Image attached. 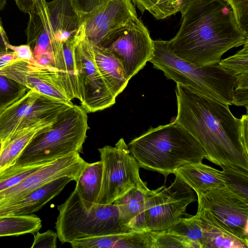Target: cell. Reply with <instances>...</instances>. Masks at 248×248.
<instances>
[{
	"label": "cell",
	"instance_id": "6da1fadb",
	"mask_svg": "<svg viewBox=\"0 0 248 248\" xmlns=\"http://www.w3.org/2000/svg\"><path fill=\"white\" fill-rule=\"evenodd\" d=\"M179 12L180 27L169 46L192 63L218 64L228 50L248 43V33L238 27L224 0H183Z\"/></svg>",
	"mask_w": 248,
	"mask_h": 248
},
{
	"label": "cell",
	"instance_id": "7a4b0ae2",
	"mask_svg": "<svg viewBox=\"0 0 248 248\" xmlns=\"http://www.w3.org/2000/svg\"><path fill=\"white\" fill-rule=\"evenodd\" d=\"M177 114L171 123L180 125L198 141L205 158L215 164L248 170V147L241 134V119L229 106L176 83Z\"/></svg>",
	"mask_w": 248,
	"mask_h": 248
},
{
	"label": "cell",
	"instance_id": "3957f363",
	"mask_svg": "<svg viewBox=\"0 0 248 248\" xmlns=\"http://www.w3.org/2000/svg\"><path fill=\"white\" fill-rule=\"evenodd\" d=\"M127 145L140 168L160 173L165 178L180 167L202 162L206 157L198 141L176 124L151 127Z\"/></svg>",
	"mask_w": 248,
	"mask_h": 248
},
{
	"label": "cell",
	"instance_id": "277c9868",
	"mask_svg": "<svg viewBox=\"0 0 248 248\" xmlns=\"http://www.w3.org/2000/svg\"><path fill=\"white\" fill-rule=\"evenodd\" d=\"M28 14L27 44L38 63L55 68L63 43L81 33L82 21L70 0H36Z\"/></svg>",
	"mask_w": 248,
	"mask_h": 248
},
{
	"label": "cell",
	"instance_id": "5b68a950",
	"mask_svg": "<svg viewBox=\"0 0 248 248\" xmlns=\"http://www.w3.org/2000/svg\"><path fill=\"white\" fill-rule=\"evenodd\" d=\"M154 53L149 61L169 79L187 86L219 102L232 105L234 76L218 64L198 65L186 61L171 50L168 41L154 40Z\"/></svg>",
	"mask_w": 248,
	"mask_h": 248
},
{
	"label": "cell",
	"instance_id": "8992f818",
	"mask_svg": "<svg viewBox=\"0 0 248 248\" xmlns=\"http://www.w3.org/2000/svg\"><path fill=\"white\" fill-rule=\"evenodd\" d=\"M57 209L55 228L62 243L134 231L114 203L95 204L88 209L75 189Z\"/></svg>",
	"mask_w": 248,
	"mask_h": 248
},
{
	"label": "cell",
	"instance_id": "52a82bcc",
	"mask_svg": "<svg viewBox=\"0 0 248 248\" xmlns=\"http://www.w3.org/2000/svg\"><path fill=\"white\" fill-rule=\"evenodd\" d=\"M88 129L87 112L73 104L31 140L15 164L46 163L74 153H83Z\"/></svg>",
	"mask_w": 248,
	"mask_h": 248
},
{
	"label": "cell",
	"instance_id": "ba28073f",
	"mask_svg": "<svg viewBox=\"0 0 248 248\" xmlns=\"http://www.w3.org/2000/svg\"><path fill=\"white\" fill-rule=\"evenodd\" d=\"M103 164L102 181L96 204H110L132 188L147 192L146 183L140 175V167L121 138L114 147L98 148Z\"/></svg>",
	"mask_w": 248,
	"mask_h": 248
},
{
	"label": "cell",
	"instance_id": "9c48e42d",
	"mask_svg": "<svg viewBox=\"0 0 248 248\" xmlns=\"http://www.w3.org/2000/svg\"><path fill=\"white\" fill-rule=\"evenodd\" d=\"M197 195L204 220L248 243V200L225 186Z\"/></svg>",
	"mask_w": 248,
	"mask_h": 248
},
{
	"label": "cell",
	"instance_id": "30bf717a",
	"mask_svg": "<svg viewBox=\"0 0 248 248\" xmlns=\"http://www.w3.org/2000/svg\"><path fill=\"white\" fill-rule=\"evenodd\" d=\"M196 201L194 191L177 176L169 187L162 186L149 189L145 197L146 229L155 232L168 230L186 215L187 206Z\"/></svg>",
	"mask_w": 248,
	"mask_h": 248
},
{
	"label": "cell",
	"instance_id": "8fae6325",
	"mask_svg": "<svg viewBox=\"0 0 248 248\" xmlns=\"http://www.w3.org/2000/svg\"><path fill=\"white\" fill-rule=\"evenodd\" d=\"M30 89L0 114V142L15 130L39 123H53L64 110L72 106Z\"/></svg>",
	"mask_w": 248,
	"mask_h": 248
},
{
	"label": "cell",
	"instance_id": "7c38bea8",
	"mask_svg": "<svg viewBox=\"0 0 248 248\" xmlns=\"http://www.w3.org/2000/svg\"><path fill=\"white\" fill-rule=\"evenodd\" d=\"M74 58L79 100L87 113L109 108L115 103L112 94L94 61L90 43L82 35L76 45Z\"/></svg>",
	"mask_w": 248,
	"mask_h": 248
},
{
	"label": "cell",
	"instance_id": "4fadbf2b",
	"mask_svg": "<svg viewBox=\"0 0 248 248\" xmlns=\"http://www.w3.org/2000/svg\"><path fill=\"white\" fill-rule=\"evenodd\" d=\"M105 47L120 61L129 80L144 67L154 53V40L138 17L114 34Z\"/></svg>",
	"mask_w": 248,
	"mask_h": 248
},
{
	"label": "cell",
	"instance_id": "5bb4252c",
	"mask_svg": "<svg viewBox=\"0 0 248 248\" xmlns=\"http://www.w3.org/2000/svg\"><path fill=\"white\" fill-rule=\"evenodd\" d=\"M137 17L130 0H106L83 20V36L90 44L105 47L114 34Z\"/></svg>",
	"mask_w": 248,
	"mask_h": 248
},
{
	"label": "cell",
	"instance_id": "9a60e30c",
	"mask_svg": "<svg viewBox=\"0 0 248 248\" xmlns=\"http://www.w3.org/2000/svg\"><path fill=\"white\" fill-rule=\"evenodd\" d=\"M87 163L78 153L47 162L19 184L0 192V206L15 202L62 177H72L76 182Z\"/></svg>",
	"mask_w": 248,
	"mask_h": 248
},
{
	"label": "cell",
	"instance_id": "2e32d148",
	"mask_svg": "<svg viewBox=\"0 0 248 248\" xmlns=\"http://www.w3.org/2000/svg\"><path fill=\"white\" fill-rule=\"evenodd\" d=\"M0 74L45 96L66 102H71L60 84L56 69L41 64L35 59H18L0 68Z\"/></svg>",
	"mask_w": 248,
	"mask_h": 248
},
{
	"label": "cell",
	"instance_id": "e0dca14e",
	"mask_svg": "<svg viewBox=\"0 0 248 248\" xmlns=\"http://www.w3.org/2000/svg\"><path fill=\"white\" fill-rule=\"evenodd\" d=\"M72 181L74 179L68 176L59 178L15 202L0 206V217L28 215L36 212L60 194Z\"/></svg>",
	"mask_w": 248,
	"mask_h": 248
},
{
	"label": "cell",
	"instance_id": "ac0fdd59",
	"mask_svg": "<svg viewBox=\"0 0 248 248\" xmlns=\"http://www.w3.org/2000/svg\"><path fill=\"white\" fill-rule=\"evenodd\" d=\"M155 231H132L74 240L73 248H155Z\"/></svg>",
	"mask_w": 248,
	"mask_h": 248
},
{
	"label": "cell",
	"instance_id": "d6986e66",
	"mask_svg": "<svg viewBox=\"0 0 248 248\" xmlns=\"http://www.w3.org/2000/svg\"><path fill=\"white\" fill-rule=\"evenodd\" d=\"M173 174L189 186L197 195L223 187L226 183L222 171L202 162L186 164L176 170Z\"/></svg>",
	"mask_w": 248,
	"mask_h": 248
},
{
	"label": "cell",
	"instance_id": "ffe728a7",
	"mask_svg": "<svg viewBox=\"0 0 248 248\" xmlns=\"http://www.w3.org/2000/svg\"><path fill=\"white\" fill-rule=\"evenodd\" d=\"M53 123H39L17 129L1 142L0 171L14 165L31 140Z\"/></svg>",
	"mask_w": 248,
	"mask_h": 248
},
{
	"label": "cell",
	"instance_id": "44dd1931",
	"mask_svg": "<svg viewBox=\"0 0 248 248\" xmlns=\"http://www.w3.org/2000/svg\"><path fill=\"white\" fill-rule=\"evenodd\" d=\"M90 44L95 63L109 90L116 97L124 91L129 80L123 66L107 48Z\"/></svg>",
	"mask_w": 248,
	"mask_h": 248
},
{
	"label": "cell",
	"instance_id": "7402d4cb",
	"mask_svg": "<svg viewBox=\"0 0 248 248\" xmlns=\"http://www.w3.org/2000/svg\"><path fill=\"white\" fill-rule=\"evenodd\" d=\"M82 35V31L80 35L65 41L55 62V68L59 82L71 101L74 98L79 99L74 50Z\"/></svg>",
	"mask_w": 248,
	"mask_h": 248
},
{
	"label": "cell",
	"instance_id": "603a6c76",
	"mask_svg": "<svg viewBox=\"0 0 248 248\" xmlns=\"http://www.w3.org/2000/svg\"><path fill=\"white\" fill-rule=\"evenodd\" d=\"M146 192L138 188H132L113 202L127 225L134 231L147 230L145 219Z\"/></svg>",
	"mask_w": 248,
	"mask_h": 248
},
{
	"label": "cell",
	"instance_id": "cb8c5ba5",
	"mask_svg": "<svg viewBox=\"0 0 248 248\" xmlns=\"http://www.w3.org/2000/svg\"><path fill=\"white\" fill-rule=\"evenodd\" d=\"M103 164L101 160L88 163L79 175L75 189L85 207L90 209L96 204L102 185Z\"/></svg>",
	"mask_w": 248,
	"mask_h": 248
},
{
	"label": "cell",
	"instance_id": "d4e9b609",
	"mask_svg": "<svg viewBox=\"0 0 248 248\" xmlns=\"http://www.w3.org/2000/svg\"><path fill=\"white\" fill-rule=\"evenodd\" d=\"M41 227V219L33 214L0 217V237L34 234Z\"/></svg>",
	"mask_w": 248,
	"mask_h": 248
},
{
	"label": "cell",
	"instance_id": "484cf974",
	"mask_svg": "<svg viewBox=\"0 0 248 248\" xmlns=\"http://www.w3.org/2000/svg\"><path fill=\"white\" fill-rule=\"evenodd\" d=\"M201 218L204 228L202 248H248V243Z\"/></svg>",
	"mask_w": 248,
	"mask_h": 248
},
{
	"label": "cell",
	"instance_id": "4316f807",
	"mask_svg": "<svg viewBox=\"0 0 248 248\" xmlns=\"http://www.w3.org/2000/svg\"><path fill=\"white\" fill-rule=\"evenodd\" d=\"M166 230L185 236L198 244L200 248H202L204 224L198 212L191 217H182L173 226Z\"/></svg>",
	"mask_w": 248,
	"mask_h": 248
},
{
	"label": "cell",
	"instance_id": "83f0119b",
	"mask_svg": "<svg viewBox=\"0 0 248 248\" xmlns=\"http://www.w3.org/2000/svg\"><path fill=\"white\" fill-rule=\"evenodd\" d=\"M140 11H148L156 19H164L179 12L183 0H130Z\"/></svg>",
	"mask_w": 248,
	"mask_h": 248
},
{
	"label": "cell",
	"instance_id": "f1b7e54d",
	"mask_svg": "<svg viewBox=\"0 0 248 248\" xmlns=\"http://www.w3.org/2000/svg\"><path fill=\"white\" fill-rule=\"evenodd\" d=\"M225 186L238 196L248 200V170L235 166H222Z\"/></svg>",
	"mask_w": 248,
	"mask_h": 248
},
{
	"label": "cell",
	"instance_id": "f546056e",
	"mask_svg": "<svg viewBox=\"0 0 248 248\" xmlns=\"http://www.w3.org/2000/svg\"><path fill=\"white\" fill-rule=\"evenodd\" d=\"M45 164H15L0 171V192L19 184Z\"/></svg>",
	"mask_w": 248,
	"mask_h": 248
},
{
	"label": "cell",
	"instance_id": "4dcf8cb0",
	"mask_svg": "<svg viewBox=\"0 0 248 248\" xmlns=\"http://www.w3.org/2000/svg\"><path fill=\"white\" fill-rule=\"evenodd\" d=\"M28 90L13 79L0 74V114L22 97Z\"/></svg>",
	"mask_w": 248,
	"mask_h": 248
},
{
	"label": "cell",
	"instance_id": "1f68e13d",
	"mask_svg": "<svg viewBox=\"0 0 248 248\" xmlns=\"http://www.w3.org/2000/svg\"><path fill=\"white\" fill-rule=\"evenodd\" d=\"M200 248V247L186 237L167 230L155 232V248Z\"/></svg>",
	"mask_w": 248,
	"mask_h": 248
},
{
	"label": "cell",
	"instance_id": "d6a6232c",
	"mask_svg": "<svg viewBox=\"0 0 248 248\" xmlns=\"http://www.w3.org/2000/svg\"><path fill=\"white\" fill-rule=\"evenodd\" d=\"M218 64L234 76L248 73V43L234 55L221 60Z\"/></svg>",
	"mask_w": 248,
	"mask_h": 248
},
{
	"label": "cell",
	"instance_id": "836d02e7",
	"mask_svg": "<svg viewBox=\"0 0 248 248\" xmlns=\"http://www.w3.org/2000/svg\"><path fill=\"white\" fill-rule=\"evenodd\" d=\"M248 73L236 76V80L233 88L232 104L237 106L248 107Z\"/></svg>",
	"mask_w": 248,
	"mask_h": 248
},
{
	"label": "cell",
	"instance_id": "e575fe53",
	"mask_svg": "<svg viewBox=\"0 0 248 248\" xmlns=\"http://www.w3.org/2000/svg\"><path fill=\"white\" fill-rule=\"evenodd\" d=\"M231 8L238 27L248 33V0H224Z\"/></svg>",
	"mask_w": 248,
	"mask_h": 248
},
{
	"label": "cell",
	"instance_id": "d590c367",
	"mask_svg": "<svg viewBox=\"0 0 248 248\" xmlns=\"http://www.w3.org/2000/svg\"><path fill=\"white\" fill-rule=\"evenodd\" d=\"M34 234L33 241L31 248H56L57 247V232L48 230L40 233L38 232Z\"/></svg>",
	"mask_w": 248,
	"mask_h": 248
},
{
	"label": "cell",
	"instance_id": "8d00e7d4",
	"mask_svg": "<svg viewBox=\"0 0 248 248\" xmlns=\"http://www.w3.org/2000/svg\"><path fill=\"white\" fill-rule=\"evenodd\" d=\"M106 0H70L71 5L82 21Z\"/></svg>",
	"mask_w": 248,
	"mask_h": 248
},
{
	"label": "cell",
	"instance_id": "74e56055",
	"mask_svg": "<svg viewBox=\"0 0 248 248\" xmlns=\"http://www.w3.org/2000/svg\"><path fill=\"white\" fill-rule=\"evenodd\" d=\"M9 50L13 51L18 59L34 60L32 50L28 45H23L18 46L8 45Z\"/></svg>",
	"mask_w": 248,
	"mask_h": 248
},
{
	"label": "cell",
	"instance_id": "f35d334b",
	"mask_svg": "<svg viewBox=\"0 0 248 248\" xmlns=\"http://www.w3.org/2000/svg\"><path fill=\"white\" fill-rule=\"evenodd\" d=\"M241 134L245 146L248 147V113L241 118Z\"/></svg>",
	"mask_w": 248,
	"mask_h": 248
},
{
	"label": "cell",
	"instance_id": "ab89813d",
	"mask_svg": "<svg viewBox=\"0 0 248 248\" xmlns=\"http://www.w3.org/2000/svg\"><path fill=\"white\" fill-rule=\"evenodd\" d=\"M9 44L7 34L0 23V53L10 50L8 47V45Z\"/></svg>",
	"mask_w": 248,
	"mask_h": 248
},
{
	"label": "cell",
	"instance_id": "60d3db41",
	"mask_svg": "<svg viewBox=\"0 0 248 248\" xmlns=\"http://www.w3.org/2000/svg\"><path fill=\"white\" fill-rule=\"evenodd\" d=\"M36 0H15L18 9L24 13H29Z\"/></svg>",
	"mask_w": 248,
	"mask_h": 248
},
{
	"label": "cell",
	"instance_id": "b9f144b4",
	"mask_svg": "<svg viewBox=\"0 0 248 248\" xmlns=\"http://www.w3.org/2000/svg\"><path fill=\"white\" fill-rule=\"evenodd\" d=\"M6 3V0H0V10L4 8Z\"/></svg>",
	"mask_w": 248,
	"mask_h": 248
},
{
	"label": "cell",
	"instance_id": "7bdbcfd3",
	"mask_svg": "<svg viewBox=\"0 0 248 248\" xmlns=\"http://www.w3.org/2000/svg\"><path fill=\"white\" fill-rule=\"evenodd\" d=\"M1 142H0V150H1Z\"/></svg>",
	"mask_w": 248,
	"mask_h": 248
}]
</instances>
